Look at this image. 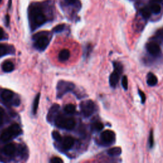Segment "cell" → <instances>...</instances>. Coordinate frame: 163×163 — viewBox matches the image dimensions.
<instances>
[{"label":"cell","instance_id":"f546056e","mask_svg":"<svg viewBox=\"0 0 163 163\" xmlns=\"http://www.w3.org/2000/svg\"><path fill=\"white\" fill-rule=\"evenodd\" d=\"M3 115H4V110L2 108L0 107V126L2 125L3 122Z\"/></svg>","mask_w":163,"mask_h":163},{"label":"cell","instance_id":"d6a6232c","mask_svg":"<svg viewBox=\"0 0 163 163\" xmlns=\"http://www.w3.org/2000/svg\"><path fill=\"white\" fill-rule=\"evenodd\" d=\"M158 33H159V34H162V35H163V27H162V29H161L160 30H159Z\"/></svg>","mask_w":163,"mask_h":163},{"label":"cell","instance_id":"83f0119b","mask_svg":"<svg viewBox=\"0 0 163 163\" xmlns=\"http://www.w3.org/2000/svg\"><path fill=\"white\" fill-rule=\"evenodd\" d=\"M138 94H139V96L141 98V102H142V104H144L145 101H146V96H145L144 92H143L142 91H141L140 89H138Z\"/></svg>","mask_w":163,"mask_h":163},{"label":"cell","instance_id":"5b68a950","mask_svg":"<svg viewBox=\"0 0 163 163\" xmlns=\"http://www.w3.org/2000/svg\"><path fill=\"white\" fill-rule=\"evenodd\" d=\"M55 124L57 127L67 130H71L75 126V121L73 118L58 115L55 118Z\"/></svg>","mask_w":163,"mask_h":163},{"label":"cell","instance_id":"44dd1931","mask_svg":"<svg viewBox=\"0 0 163 163\" xmlns=\"http://www.w3.org/2000/svg\"><path fill=\"white\" fill-rule=\"evenodd\" d=\"M140 13L142 15V17L144 19H149V17L151 16L152 12L150 10V9L148 8H143L140 10Z\"/></svg>","mask_w":163,"mask_h":163},{"label":"cell","instance_id":"277c9868","mask_svg":"<svg viewBox=\"0 0 163 163\" xmlns=\"http://www.w3.org/2000/svg\"><path fill=\"white\" fill-rule=\"evenodd\" d=\"M114 70L111 73L109 77V83L112 88H115L120 80L121 74L123 71V66L121 63L118 62L113 63Z\"/></svg>","mask_w":163,"mask_h":163},{"label":"cell","instance_id":"8fae6325","mask_svg":"<svg viewBox=\"0 0 163 163\" xmlns=\"http://www.w3.org/2000/svg\"><path fill=\"white\" fill-rule=\"evenodd\" d=\"M158 80L157 77L155 76L153 73L149 72L147 74V83L148 85L150 86V87L155 86L158 84Z\"/></svg>","mask_w":163,"mask_h":163},{"label":"cell","instance_id":"d6986e66","mask_svg":"<svg viewBox=\"0 0 163 163\" xmlns=\"http://www.w3.org/2000/svg\"><path fill=\"white\" fill-rule=\"evenodd\" d=\"M64 112L68 114H73L75 112L76 107L73 104H68L64 107Z\"/></svg>","mask_w":163,"mask_h":163},{"label":"cell","instance_id":"3957f363","mask_svg":"<svg viewBox=\"0 0 163 163\" xmlns=\"http://www.w3.org/2000/svg\"><path fill=\"white\" fill-rule=\"evenodd\" d=\"M22 132V130L17 124H13L5 129L0 135V140L3 142H6L12 139L19 136Z\"/></svg>","mask_w":163,"mask_h":163},{"label":"cell","instance_id":"9a60e30c","mask_svg":"<svg viewBox=\"0 0 163 163\" xmlns=\"http://www.w3.org/2000/svg\"><path fill=\"white\" fill-rule=\"evenodd\" d=\"M70 56V53L68 49H63L59 54V60L64 62L68 60Z\"/></svg>","mask_w":163,"mask_h":163},{"label":"cell","instance_id":"8992f818","mask_svg":"<svg viewBox=\"0 0 163 163\" xmlns=\"http://www.w3.org/2000/svg\"><path fill=\"white\" fill-rule=\"evenodd\" d=\"M75 87V84L70 82L64 80L59 81L57 85V97L59 98H62L66 93L73 91Z\"/></svg>","mask_w":163,"mask_h":163},{"label":"cell","instance_id":"4fadbf2b","mask_svg":"<svg viewBox=\"0 0 163 163\" xmlns=\"http://www.w3.org/2000/svg\"><path fill=\"white\" fill-rule=\"evenodd\" d=\"M13 48L11 46L0 44V57L12 53Z\"/></svg>","mask_w":163,"mask_h":163},{"label":"cell","instance_id":"1f68e13d","mask_svg":"<svg viewBox=\"0 0 163 163\" xmlns=\"http://www.w3.org/2000/svg\"><path fill=\"white\" fill-rule=\"evenodd\" d=\"M3 37H4V31L3 30V29L2 27H0V40L3 39Z\"/></svg>","mask_w":163,"mask_h":163},{"label":"cell","instance_id":"4316f807","mask_svg":"<svg viewBox=\"0 0 163 163\" xmlns=\"http://www.w3.org/2000/svg\"><path fill=\"white\" fill-rule=\"evenodd\" d=\"M65 27L64 24H59L56 26V27H54L53 29V31L54 33H60L64 30V29Z\"/></svg>","mask_w":163,"mask_h":163},{"label":"cell","instance_id":"ba28073f","mask_svg":"<svg viewBox=\"0 0 163 163\" xmlns=\"http://www.w3.org/2000/svg\"><path fill=\"white\" fill-rule=\"evenodd\" d=\"M101 139L103 143L107 145H110L115 142V134L111 130H106L101 134Z\"/></svg>","mask_w":163,"mask_h":163},{"label":"cell","instance_id":"d4e9b609","mask_svg":"<svg viewBox=\"0 0 163 163\" xmlns=\"http://www.w3.org/2000/svg\"><path fill=\"white\" fill-rule=\"evenodd\" d=\"M122 86L124 88V89L125 91L128 90V78L127 77L124 75L122 77Z\"/></svg>","mask_w":163,"mask_h":163},{"label":"cell","instance_id":"603a6c76","mask_svg":"<svg viewBox=\"0 0 163 163\" xmlns=\"http://www.w3.org/2000/svg\"><path fill=\"white\" fill-rule=\"evenodd\" d=\"M91 127L93 131H100L104 128V125H103V123H101V122H95L92 124Z\"/></svg>","mask_w":163,"mask_h":163},{"label":"cell","instance_id":"7c38bea8","mask_svg":"<svg viewBox=\"0 0 163 163\" xmlns=\"http://www.w3.org/2000/svg\"><path fill=\"white\" fill-rule=\"evenodd\" d=\"M16 146L13 143H9L6 145L3 148V152L4 153L9 155V156H12V155H14L15 152H16Z\"/></svg>","mask_w":163,"mask_h":163},{"label":"cell","instance_id":"e575fe53","mask_svg":"<svg viewBox=\"0 0 163 163\" xmlns=\"http://www.w3.org/2000/svg\"><path fill=\"white\" fill-rule=\"evenodd\" d=\"M154 2H155V3H159V2H161L162 0H153Z\"/></svg>","mask_w":163,"mask_h":163},{"label":"cell","instance_id":"9c48e42d","mask_svg":"<svg viewBox=\"0 0 163 163\" xmlns=\"http://www.w3.org/2000/svg\"><path fill=\"white\" fill-rule=\"evenodd\" d=\"M146 49L148 53L154 57L159 56L161 53V47L158 43L155 42H149L147 44Z\"/></svg>","mask_w":163,"mask_h":163},{"label":"cell","instance_id":"ffe728a7","mask_svg":"<svg viewBox=\"0 0 163 163\" xmlns=\"http://www.w3.org/2000/svg\"><path fill=\"white\" fill-rule=\"evenodd\" d=\"M59 109V106L57 104H55L51 107V108L49 110V114H48V118L50 120V118H53L54 115L57 113Z\"/></svg>","mask_w":163,"mask_h":163},{"label":"cell","instance_id":"30bf717a","mask_svg":"<svg viewBox=\"0 0 163 163\" xmlns=\"http://www.w3.org/2000/svg\"><path fill=\"white\" fill-rule=\"evenodd\" d=\"M0 96H1L2 99L5 102L9 103V102H10L13 99V96H14V93H13V92H12L10 90H9V89H3L2 91L1 94H0Z\"/></svg>","mask_w":163,"mask_h":163},{"label":"cell","instance_id":"5bb4252c","mask_svg":"<svg viewBox=\"0 0 163 163\" xmlns=\"http://www.w3.org/2000/svg\"><path fill=\"white\" fill-rule=\"evenodd\" d=\"M74 145V139L71 136H66L63 139V147L65 150L71 149Z\"/></svg>","mask_w":163,"mask_h":163},{"label":"cell","instance_id":"cb8c5ba5","mask_svg":"<svg viewBox=\"0 0 163 163\" xmlns=\"http://www.w3.org/2000/svg\"><path fill=\"white\" fill-rule=\"evenodd\" d=\"M149 146L150 149H152L154 145V132L153 130L152 129L149 133Z\"/></svg>","mask_w":163,"mask_h":163},{"label":"cell","instance_id":"ac0fdd59","mask_svg":"<svg viewBox=\"0 0 163 163\" xmlns=\"http://www.w3.org/2000/svg\"><path fill=\"white\" fill-rule=\"evenodd\" d=\"M150 10L154 14H159L161 11V7L158 3H154L150 6Z\"/></svg>","mask_w":163,"mask_h":163},{"label":"cell","instance_id":"6da1fadb","mask_svg":"<svg viewBox=\"0 0 163 163\" xmlns=\"http://www.w3.org/2000/svg\"><path fill=\"white\" fill-rule=\"evenodd\" d=\"M28 18L29 26L32 31L43 26L48 21V17L43 10L41 3H33L28 8Z\"/></svg>","mask_w":163,"mask_h":163},{"label":"cell","instance_id":"7a4b0ae2","mask_svg":"<svg viewBox=\"0 0 163 163\" xmlns=\"http://www.w3.org/2000/svg\"><path fill=\"white\" fill-rule=\"evenodd\" d=\"M34 47L39 50H45L49 45L51 40V35L47 32H40L34 34L33 37Z\"/></svg>","mask_w":163,"mask_h":163},{"label":"cell","instance_id":"f1b7e54d","mask_svg":"<svg viewBox=\"0 0 163 163\" xmlns=\"http://www.w3.org/2000/svg\"><path fill=\"white\" fill-rule=\"evenodd\" d=\"M50 163H64V162L61 158H58V157H55V158H52V159L50 160Z\"/></svg>","mask_w":163,"mask_h":163},{"label":"cell","instance_id":"e0dca14e","mask_svg":"<svg viewBox=\"0 0 163 163\" xmlns=\"http://www.w3.org/2000/svg\"><path fill=\"white\" fill-rule=\"evenodd\" d=\"M2 68L3 71L6 73H10L14 70V65L12 62L10 61H6L3 63Z\"/></svg>","mask_w":163,"mask_h":163},{"label":"cell","instance_id":"d590c367","mask_svg":"<svg viewBox=\"0 0 163 163\" xmlns=\"http://www.w3.org/2000/svg\"><path fill=\"white\" fill-rule=\"evenodd\" d=\"M2 0H0V3H1V2H2Z\"/></svg>","mask_w":163,"mask_h":163},{"label":"cell","instance_id":"2e32d148","mask_svg":"<svg viewBox=\"0 0 163 163\" xmlns=\"http://www.w3.org/2000/svg\"><path fill=\"white\" fill-rule=\"evenodd\" d=\"M107 153L109 155H110V156H113V157L118 156V155H120L122 154V149L121 147H113L110 149L108 150Z\"/></svg>","mask_w":163,"mask_h":163},{"label":"cell","instance_id":"484cf974","mask_svg":"<svg viewBox=\"0 0 163 163\" xmlns=\"http://www.w3.org/2000/svg\"><path fill=\"white\" fill-rule=\"evenodd\" d=\"M53 137L56 141H57V142H61L62 141L61 135L56 131L53 132Z\"/></svg>","mask_w":163,"mask_h":163},{"label":"cell","instance_id":"836d02e7","mask_svg":"<svg viewBox=\"0 0 163 163\" xmlns=\"http://www.w3.org/2000/svg\"><path fill=\"white\" fill-rule=\"evenodd\" d=\"M6 24H8V25H9V17L6 16Z\"/></svg>","mask_w":163,"mask_h":163},{"label":"cell","instance_id":"7402d4cb","mask_svg":"<svg viewBox=\"0 0 163 163\" xmlns=\"http://www.w3.org/2000/svg\"><path fill=\"white\" fill-rule=\"evenodd\" d=\"M40 94L38 93L36 95V96L34 98V102H33V112L34 114H35L37 112V109L38 107V104H39V101H40Z\"/></svg>","mask_w":163,"mask_h":163},{"label":"cell","instance_id":"52a82bcc","mask_svg":"<svg viewBox=\"0 0 163 163\" xmlns=\"http://www.w3.org/2000/svg\"><path fill=\"white\" fill-rule=\"evenodd\" d=\"M80 110L82 114L85 117L92 115L96 110V105L92 100H87L80 103Z\"/></svg>","mask_w":163,"mask_h":163},{"label":"cell","instance_id":"4dcf8cb0","mask_svg":"<svg viewBox=\"0 0 163 163\" xmlns=\"http://www.w3.org/2000/svg\"><path fill=\"white\" fill-rule=\"evenodd\" d=\"M64 2H66V3H67L68 5H74L77 3V0H64Z\"/></svg>","mask_w":163,"mask_h":163}]
</instances>
